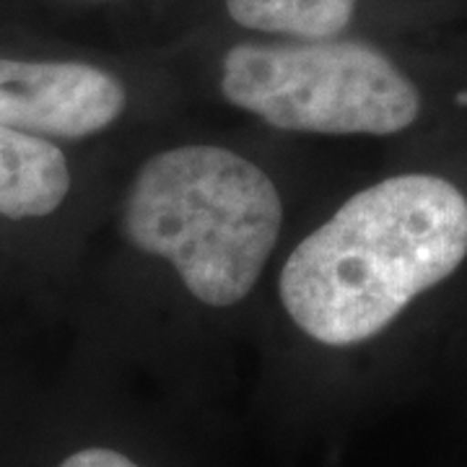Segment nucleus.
Returning <instances> with one entry per match:
<instances>
[{
	"label": "nucleus",
	"instance_id": "f257e3e1",
	"mask_svg": "<svg viewBox=\"0 0 467 467\" xmlns=\"http://www.w3.org/2000/svg\"><path fill=\"white\" fill-rule=\"evenodd\" d=\"M467 257V198L434 174H400L356 192L281 270L288 317L322 346H356L389 327Z\"/></svg>",
	"mask_w": 467,
	"mask_h": 467
},
{
	"label": "nucleus",
	"instance_id": "f03ea898",
	"mask_svg": "<svg viewBox=\"0 0 467 467\" xmlns=\"http://www.w3.org/2000/svg\"><path fill=\"white\" fill-rule=\"evenodd\" d=\"M135 250L169 260L208 306H234L275 250L284 202L250 159L218 146H180L138 169L125 201Z\"/></svg>",
	"mask_w": 467,
	"mask_h": 467
},
{
	"label": "nucleus",
	"instance_id": "7ed1b4c3",
	"mask_svg": "<svg viewBox=\"0 0 467 467\" xmlns=\"http://www.w3.org/2000/svg\"><path fill=\"white\" fill-rule=\"evenodd\" d=\"M221 70L226 101L288 133L392 135L420 112L416 84L364 42L236 45Z\"/></svg>",
	"mask_w": 467,
	"mask_h": 467
},
{
	"label": "nucleus",
	"instance_id": "20e7f679",
	"mask_svg": "<svg viewBox=\"0 0 467 467\" xmlns=\"http://www.w3.org/2000/svg\"><path fill=\"white\" fill-rule=\"evenodd\" d=\"M125 101V86L101 67L0 57V128L78 140L109 128Z\"/></svg>",
	"mask_w": 467,
	"mask_h": 467
},
{
	"label": "nucleus",
	"instance_id": "39448f33",
	"mask_svg": "<svg viewBox=\"0 0 467 467\" xmlns=\"http://www.w3.org/2000/svg\"><path fill=\"white\" fill-rule=\"evenodd\" d=\"M70 192L63 150L36 135L0 128V216L42 218Z\"/></svg>",
	"mask_w": 467,
	"mask_h": 467
},
{
	"label": "nucleus",
	"instance_id": "423d86ee",
	"mask_svg": "<svg viewBox=\"0 0 467 467\" xmlns=\"http://www.w3.org/2000/svg\"><path fill=\"white\" fill-rule=\"evenodd\" d=\"M353 8L356 0H226L236 24L304 42L335 39L350 24Z\"/></svg>",
	"mask_w": 467,
	"mask_h": 467
},
{
	"label": "nucleus",
	"instance_id": "0eeeda50",
	"mask_svg": "<svg viewBox=\"0 0 467 467\" xmlns=\"http://www.w3.org/2000/svg\"><path fill=\"white\" fill-rule=\"evenodd\" d=\"M60 467H138L133 460H128L125 454L115 450H104V447H91L70 454Z\"/></svg>",
	"mask_w": 467,
	"mask_h": 467
}]
</instances>
